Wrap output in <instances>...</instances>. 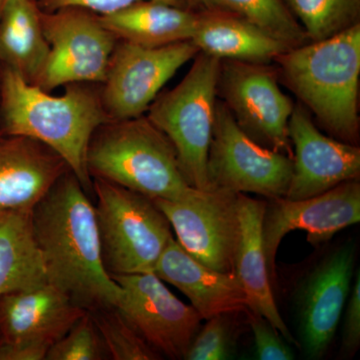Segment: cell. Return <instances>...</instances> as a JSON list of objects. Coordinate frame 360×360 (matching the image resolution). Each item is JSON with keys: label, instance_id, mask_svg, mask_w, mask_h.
<instances>
[{"label": "cell", "instance_id": "cell-1", "mask_svg": "<svg viewBox=\"0 0 360 360\" xmlns=\"http://www.w3.org/2000/svg\"><path fill=\"white\" fill-rule=\"evenodd\" d=\"M30 217L47 281L86 311L117 307L122 290L104 267L94 205L77 176L63 174Z\"/></svg>", "mask_w": 360, "mask_h": 360}, {"label": "cell", "instance_id": "cell-2", "mask_svg": "<svg viewBox=\"0 0 360 360\" xmlns=\"http://www.w3.org/2000/svg\"><path fill=\"white\" fill-rule=\"evenodd\" d=\"M65 87L61 96H51L16 71L4 68L0 75L2 127L6 135L30 137L56 151L89 193L92 180L87 172V149L96 129L110 120L101 91L91 84Z\"/></svg>", "mask_w": 360, "mask_h": 360}, {"label": "cell", "instance_id": "cell-3", "mask_svg": "<svg viewBox=\"0 0 360 360\" xmlns=\"http://www.w3.org/2000/svg\"><path fill=\"white\" fill-rule=\"evenodd\" d=\"M274 63L279 82L321 129L338 141L359 146L360 25L288 49Z\"/></svg>", "mask_w": 360, "mask_h": 360}, {"label": "cell", "instance_id": "cell-4", "mask_svg": "<svg viewBox=\"0 0 360 360\" xmlns=\"http://www.w3.org/2000/svg\"><path fill=\"white\" fill-rule=\"evenodd\" d=\"M87 172L151 200L176 201L198 189L187 181L172 142L146 115L110 120L90 139Z\"/></svg>", "mask_w": 360, "mask_h": 360}, {"label": "cell", "instance_id": "cell-5", "mask_svg": "<svg viewBox=\"0 0 360 360\" xmlns=\"http://www.w3.org/2000/svg\"><path fill=\"white\" fill-rule=\"evenodd\" d=\"M92 191L106 271L110 276L155 271L174 238L165 213L148 196L108 180L94 179Z\"/></svg>", "mask_w": 360, "mask_h": 360}, {"label": "cell", "instance_id": "cell-6", "mask_svg": "<svg viewBox=\"0 0 360 360\" xmlns=\"http://www.w3.org/2000/svg\"><path fill=\"white\" fill-rule=\"evenodd\" d=\"M220 59L198 52L176 86L160 92L146 117L172 142L188 184L210 191L207 160L214 127Z\"/></svg>", "mask_w": 360, "mask_h": 360}, {"label": "cell", "instance_id": "cell-7", "mask_svg": "<svg viewBox=\"0 0 360 360\" xmlns=\"http://www.w3.org/2000/svg\"><path fill=\"white\" fill-rule=\"evenodd\" d=\"M292 172V158L264 148L250 139L217 97L207 160L210 188L283 200Z\"/></svg>", "mask_w": 360, "mask_h": 360}, {"label": "cell", "instance_id": "cell-8", "mask_svg": "<svg viewBox=\"0 0 360 360\" xmlns=\"http://www.w3.org/2000/svg\"><path fill=\"white\" fill-rule=\"evenodd\" d=\"M41 25L49 53L35 85L51 92L72 84H103L118 39L98 14L75 6L41 11Z\"/></svg>", "mask_w": 360, "mask_h": 360}, {"label": "cell", "instance_id": "cell-9", "mask_svg": "<svg viewBox=\"0 0 360 360\" xmlns=\"http://www.w3.org/2000/svg\"><path fill=\"white\" fill-rule=\"evenodd\" d=\"M276 68L220 60L217 97L250 139L293 158L288 122L295 103L281 89Z\"/></svg>", "mask_w": 360, "mask_h": 360}, {"label": "cell", "instance_id": "cell-10", "mask_svg": "<svg viewBox=\"0 0 360 360\" xmlns=\"http://www.w3.org/2000/svg\"><path fill=\"white\" fill-rule=\"evenodd\" d=\"M198 52L191 40L143 46L118 39L101 90L110 120L146 115L161 89Z\"/></svg>", "mask_w": 360, "mask_h": 360}, {"label": "cell", "instance_id": "cell-11", "mask_svg": "<svg viewBox=\"0 0 360 360\" xmlns=\"http://www.w3.org/2000/svg\"><path fill=\"white\" fill-rule=\"evenodd\" d=\"M238 198L239 193L212 188L198 189L181 200H153L187 253L210 269L236 274L240 236Z\"/></svg>", "mask_w": 360, "mask_h": 360}, {"label": "cell", "instance_id": "cell-12", "mask_svg": "<svg viewBox=\"0 0 360 360\" xmlns=\"http://www.w3.org/2000/svg\"><path fill=\"white\" fill-rule=\"evenodd\" d=\"M122 290L117 309L161 359H184L200 330V314L155 272L111 276Z\"/></svg>", "mask_w": 360, "mask_h": 360}, {"label": "cell", "instance_id": "cell-13", "mask_svg": "<svg viewBox=\"0 0 360 360\" xmlns=\"http://www.w3.org/2000/svg\"><path fill=\"white\" fill-rule=\"evenodd\" d=\"M359 221V179L343 182L305 200H272V205H266L262 224L264 250L272 284L276 278L277 251L290 231H305L310 245H319Z\"/></svg>", "mask_w": 360, "mask_h": 360}, {"label": "cell", "instance_id": "cell-14", "mask_svg": "<svg viewBox=\"0 0 360 360\" xmlns=\"http://www.w3.org/2000/svg\"><path fill=\"white\" fill-rule=\"evenodd\" d=\"M288 134L295 153L292 177L285 200H305L343 182L359 179V146L322 134L300 103L295 104Z\"/></svg>", "mask_w": 360, "mask_h": 360}, {"label": "cell", "instance_id": "cell-15", "mask_svg": "<svg viewBox=\"0 0 360 360\" xmlns=\"http://www.w3.org/2000/svg\"><path fill=\"white\" fill-rule=\"evenodd\" d=\"M354 246L333 251L305 279L297 298L298 347L309 359L328 352L347 304L354 274Z\"/></svg>", "mask_w": 360, "mask_h": 360}, {"label": "cell", "instance_id": "cell-16", "mask_svg": "<svg viewBox=\"0 0 360 360\" xmlns=\"http://www.w3.org/2000/svg\"><path fill=\"white\" fill-rule=\"evenodd\" d=\"M68 172L65 161L41 142L14 135L0 139V217L32 213Z\"/></svg>", "mask_w": 360, "mask_h": 360}, {"label": "cell", "instance_id": "cell-17", "mask_svg": "<svg viewBox=\"0 0 360 360\" xmlns=\"http://www.w3.org/2000/svg\"><path fill=\"white\" fill-rule=\"evenodd\" d=\"M85 312L49 283L9 293L0 298V340L51 347Z\"/></svg>", "mask_w": 360, "mask_h": 360}, {"label": "cell", "instance_id": "cell-18", "mask_svg": "<svg viewBox=\"0 0 360 360\" xmlns=\"http://www.w3.org/2000/svg\"><path fill=\"white\" fill-rule=\"evenodd\" d=\"M156 276L188 298L203 321L248 309L245 291L236 274L206 266L187 253L174 238L158 260Z\"/></svg>", "mask_w": 360, "mask_h": 360}, {"label": "cell", "instance_id": "cell-19", "mask_svg": "<svg viewBox=\"0 0 360 360\" xmlns=\"http://www.w3.org/2000/svg\"><path fill=\"white\" fill-rule=\"evenodd\" d=\"M267 203L239 193L240 236L236 255V276L245 291L248 310L264 317L288 342L298 347L286 326L272 293L269 265L262 240V224Z\"/></svg>", "mask_w": 360, "mask_h": 360}, {"label": "cell", "instance_id": "cell-20", "mask_svg": "<svg viewBox=\"0 0 360 360\" xmlns=\"http://www.w3.org/2000/svg\"><path fill=\"white\" fill-rule=\"evenodd\" d=\"M191 41L198 51L224 60L270 65L290 49L245 18L221 11H198Z\"/></svg>", "mask_w": 360, "mask_h": 360}, {"label": "cell", "instance_id": "cell-21", "mask_svg": "<svg viewBox=\"0 0 360 360\" xmlns=\"http://www.w3.org/2000/svg\"><path fill=\"white\" fill-rule=\"evenodd\" d=\"M98 16L104 27L117 39L143 46H162L191 40L198 11L156 0H141Z\"/></svg>", "mask_w": 360, "mask_h": 360}, {"label": "cell", "instance_id": "cell-22", "mask_svg": "<svg viewBox=\"0 0 360 360\" xmlns=\"http://www.w3.org/2000/svg\"><path fill=\"white\" fill-rule=\"evenodd\" d=\"M49 53L37 0H6L0 13V61L37 84Z\"/></svg>", "mask_w": 360, "mask_h": 360}, {"label": "cell", "instance_id": "cell-23", "mask_svg": "<svg viewBox=\"0 0 360 360\" xmlns=\"http://www.w3.org/2000/svg\"><path fill=\"white\" fill-rule=\"evenodd\" d=\"M30 214L0 217V298L49 283Z\"/></svg>", "mask_w": 360, "mask_h": 360}, {"label": "cell", "instance_id": "cell-24", "mask_svg": "<svg viewBox=\"0 0 360 360\" xmlns=\"http://www.w3.org/2000/svg\"><path fill=\"white\" fill-rule=\"evenodd\" d=\"M193 4L196 11H221L245 18L290 49L309 42L284 0H193Z\"/></svg>", "mask_w": 360, "mask_h": 360}, {"label": "cell", "instance_id": "cell-25", "mask_svg": "<svg viewBox=\"0 0 360 360\" xmlns=\"http://www.w3.org/2000/svg\"><path fill=\"white\" fill-rule=\"evenodd\" d=\"M309 41H319L360 25V0H284Z\"/></svg>", "mask_w": 360, "mask_h": 360}, {"label": "cell", "instance_id": "cell-26", "mask_svg": "<svg viewBox=\"0 0 360 360\" xmlns=\"http://www.w3.org/2000/svg\"><path fill=\"white\" fill-rule=\"evenodd\" d=\"M99 335L103 338L110 359H161L143 338L139 335L117 307L89 311Z\"/></svg>", "mask_w": 360, "mask_h": 360}, {"label": "cell", "instance_id": "cell-27", "mask_svg": "<svg viewBox=\"0 0 360 360\" xmlns=\"http://www.w3.org/2000/svg\"><path fill=\"white\" fill-rule=\"evenodd\" d=\"M45 359L103 360L110 357L91 315L86 311L65 336L49 347Z\"/></svg>", "mask_w": 360, "mask_h": 360}, {"label": "cell", "instance_id": "cell-28", "mask_svg": "<svg viewBox=\"0 0 360 360\" xmlns=\"http://www.w3.org/2000/svg\"><path fill=\"white\" fill-rule=\"evenodd\" d=\"M231 314L206 319L205 326L196 333L187 350L186 360H224L231 357Z\"/></svg>", "mask_w": 360, "mask_h": 360}, {"label": "cell", "instance_id": "cell-29", "mask_svg": "<svg viewBox=\"0 0 360 360\" xmlns=\"http://www.w3.org/2000/svg\"><path fill=\"white\" fill-rule=\"evenodd\" d=\"M248 323L255 338V356L260 360H291L295 359L291 348L283 342L281 335L266 319L250 310Z\"/></svg>", "mask_w": 360, "mask_h": 360}, {"label": "cell", "instance_id": "cell-30", "mask_svg": "<svg viewBox=\"0 0 360 360\" xmlns=\"http://www.w3.org/2000/svg\"><path fill=\"white\" fill-rule=\"evenodd\" d=\"M141 0H37L40 9L44 11H53L63 7H80L87 9L98 15H105L120 11ZM181 8L195 11L193 0H156Z\"/></svg>", "mask_w": 360, "mask_h": 360}, {"label": "cell", "instance_id": "cell-31", "mask_svg": "<svg viewBox=\"0 0 360 360\" xmlns=\"http://www.w3.org/2000/svg\"><path fill=\"white\" fill-rule=\"evenodd\" d=\"M343 326L342 352L352 356L360 345V271L355 272L354 283L347 302Z\"/></svg>", "mask_w": 360, "mask_h": 360}, {"label": "cell", "instance_id": "cell-32", "mask_svg": "<svg viewBox=\"0 0 360 360\" xmlns=\"http://www.w3.org/2000/svg\"><path fill=\"white\" fill-rule=\"evenodd\" d=\"M49 347L30 342L0 340V360H44Z\"/></svg>", "mask_w": 360, "mask_h": 360}, {"label": "cell", "instance_id": "cell-33", "mask_svg": "<svg viewBox=\"0 0 360 360\" xmlns=\"http://www.w3.org/2000/svg\"><path fill=\"white\" fill-rule=\"evenodd\" d=\"M6 0H0V13H1L2 6H4Z\"/></svg>", "mask_w": 360, "mask_h": 360}]
</instances>
